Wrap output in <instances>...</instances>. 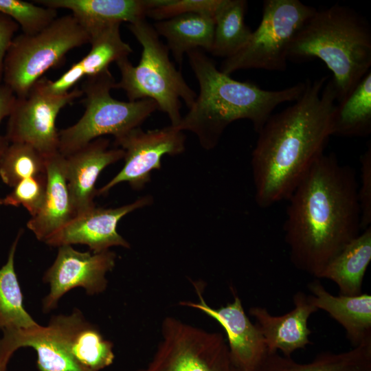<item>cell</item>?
<instances>
[{"mask_svg": "<svg viewBox=\"0 0 371 371\" xmlns=\"http://www.w3.org/2000/svg\"><path fill=\"white\" fill-rule=\"evenodd\" d=\"M186 54L199 85V93L176 127L193 133L206 150L216 147L225 128L238 120H250L258 133L276 106L296 101L305 88V82H302L281 90L262 89L223 74L203 50Z\"/></svg>", "mask_w": 371, "mask_h": 371, "instance_id": "obj_3", "label": "cell"}, {"mask_svg": "<svg viewBox=\"0 0 371 371\" xmlns=\"http://www.w3.org/2000/svg\"><path fill=\"white\" fill-rule=\"evenodd\" d=\"M316 9L299 0H265L257 29L246 45L225 58L220 71L227 75L249 69L284 71L295 34Z\"/></svg>", "mask_w": 371, "mask_h": 371, "instance_id": "obj_8", "label": "cell"}, {"mask_svg": "<svg viewBox=\"0 0 371 371\" xmlns=\"http://www.w3.org/2000/svg\"><path fill=\"white\" fill-rule=\"evenodd\" d=\"M222 0H167L159 6L149 10L146 16L163 21L188 13L215 16Z\"/></svg>", "mask_w": 371, "mask_h": 371, "instance_id": "obj_32", "label": "cell"}, {"mask_svg": "<svg viewBox=\"0 0 371 371\" xmlns=\"http://www.w3.org/2000/svg\"><path fill=\"white\" fill-rule=\"evenodd\" d=\"M45 174L43 203L27 223L35 237L44 243L76 216L65 177L64 156L58 151L46 157Z\"/></svg>", "mask_w": 371, "mask_h": 371, "instance_id": "obj_18", "label": "cell"}, {"mask_svg": "<svg viewBox=\"0 0 371 371\" xmlns=\"http://www.w3.org/2000/svg\"><path fill=\"white\" fill-rule=\"evenodd\" d=\"M233 371H239L233 366Z\"/></svg>", "mask_w": 371, "mask_h": 371, "instance_id": "obj_36", "label": "cell"}, {"mask_svg": "<svg viewBox=\"0 0 371 371\" xmlns=\"http://www.w3.org/2000/svg\"><path fill=\"white\" fill-rule=\"evenodd\" d=\"M198 302L181 301L179 304L197 309L216 320L225 330L232 366L239 371H256L268 353L265 339L258 326L246 315L241 300L234 293V301L218 308L204 300V286L192 281Z\"/></svg>", "mask_w": 371, "mask_h": 371, "instance_id": "obj_14", "label": "cell"}, {"mask_svg": "<svg viewBox=\"0 0 371 371\" xmlns=\"http://www.w3.org/2000/svg\"><path fill=\"white\" fill-rule=\"evenodd\" d=\"M371 260V226L350 242L325 267L318 278L337 284L339 295L362 293V283Z\"/></svg>", "mask_w": 371, "mask_h": 371, "instance_id": "obj_22", "label": "cell"}, {"mask_svg": "<svg viewBox=\"0 0 371 371\" xmlns=\"http://www.w3.org/2000/svg\"><path fill=\"white\" fill-rule=\"evenodd\" d=\"M120 23H112L90 29L91 49L80 60L76 63L85 77L92 76L109 69V65L128 58L133 52L120 34Z\"/></svg>", "mask_w": 371, "mask_h": 371, "instance_id": "obj_27", "label": "cell"}, {"mask_svg": "<svg viewBox=\"0 0 371 371\" xmlns=\"http://www.w3.org/2000/svg\"><path fill=\"white\" fill-rule=\"evenodd\" d=\"M2 205V199L0 198V206Z\"/></svg>", "mask_w": 371, "mask_h": 371, "instance_id": "obj_37", "label": "cell"}, {"mask_svg": "<svg viewBox=\"0 0 371 371\" xmlns=\"http://www.w3.org/2000/svg\"><path fill=\"white\" fill-rule=\"evenodd\" d=\"M322 60L332 71L336 101L344 100L370 71L371 27L352 8L317 10L293 38L288 60Z\"/></svg>", "mask_w": 371, "mask_h": 371, "instance_id": "obj_4", "label": "cell"}, {"mask_svg": "<svg viewBox=\"0 0 371 371\" xmlns=\"http://www.w3.org/2000/svg\"><path fill=\"white\" fill-rule=\"evenodd\" d=\"M42 6L67 9L88 31L112 23L129 24L145 19L147 12L166 0H36Z\"/></svg>", "mask_w": 371, "mask_h": 371, "instance_id": "obj_19", "label": "cell"}, {"mask_svg": "<svg viewBox=\"0 0 371 371\" xmlns=\"http://www.w3.org/2000/svg\"><path fill=\"white\" fill-rule=\"evenodd\" d=\"M19 27L13 19L0 12V85L3 79L4 58Z\"/></svg>", "mask_w": 371, "mask_h": 371, "instance_id": "obj_34", "label": "cell"}, {"mask_svg": "<svg viewBox=\"0 0 371 371\" xmlns=\"http://www.w3.org/2000/svg\"><path fill=\"white\" fill-rule=\"evenodd\" d=\"M89 43L87 31L71 15L57 17L34 34L14 36L4 58L2 83L16 98L27 96L41 76L71 49Z\"/></svg>", "mask_w": 371, "mask_h": 371, "instance_id": "obj_7", "label": "cell"}, {"mask_svg": "<svg viewBox=\"0 0 371 371\" xmlns=\"http://www.w3.org/2000/svg\"><path fill=\"white\" fill-rule=\"evenodd\" d=\"M82 315L74 308L68 315L51 318L46 326L5 329L0 338V371H6L13 354L23 347H30L37 354L39 371H91L79 364L70 353L71 338Z\"/></svg>", "mask_w": 371, "mask_h": 371, "instance_id": "obj_10", "label": "cell"}, {"mask_svg": "<svg viewBox=\"0 0 371 371\" xmlns=\"http://www.w3.org/2000/svg\"><path fill=\"white\" fill-rule=\"evenodd\" d=\"M23 233L20 229L10 247L8 259L0 268V330L29 328L38 324L25 309L23 294L14 268L16 250Z\"/></svg>", "mask_w": 371, "mask_h": 371, "instance_id": "obj_26", "label": "cell"}, {"mask_svg": "<svg viewBox=\"0 0 371 371\" xmlns=\"http://www.w3.org/2000/svg\"><path fill=\"white\" fill-rule=\"evenodd\" d=\"M46 157L24 143H10L0 159V178L14 188L21 181L45 173Z\"/></svg>", "mask_w": 371, "mask_h": 371, "instance_id": "obj_29", "label": "cell"}, {"mask_svg": "<svg viewBox=\"0 0 371 371\" xmlns=\"http://www.w3.org/2000/svg\"><path fill=\"white\" fill-rule=\"evenodd\" d=\"M115 80L109 69L87 77L82 100L85 111L74 124L58 131V152L67 156L105 135L117 139L139 126L157 109L151 99L120 101L111 95Z\"/></svg>", "mask_w": 371, "mask_h": 371, "instance_id": "obj_6", "label": "cell"}, {"mask_svg": "<svg viewBox=\"0 0 371 371\" xmlns=\"http://www.w3.org/2000/svg\"><path fill=\"white\" fill-rule=\"evenodd\" d=\"M308 288L313 305L327 312L342 326L353 348L371 343V295L335 296L318 280L310 282Z\"/></svg>", "mask_w": 371, "mask_h": 371, "instance_id": "obj_20", "label": "cell"}, {"mask_svg": "<svg viewBox=\"0 0 371 371\" xmlns=\"http://www.w3.org/2000/svg\"><path fill=\"white\" fill-rule=\"evenodd\" d=\"M256 371H371V343L340 353L323 352L308 363L268 352Z\"/></svg>", "mask_w": 371, "mask_h": 371, "instance_id": "obj_23", "label": "cell"}, {"mask_svg": "<svg viewBox=\"0 0 371 371\" xmlns=\"http://www.w3.org/2000/svg\"><path fill=\"white\" fill-rule=\"evenodd\" d=\"M371 133V70L352 92L336 104L331 122V135L367 137Z\"/></svg>", "mask_w": 371, "mask_h": 371, "instance_id": "obj_24", "label": "cell"}, {"mask_svg": "<svg viewBox=\"0 0 371 371\" xmlns=\"http://www.w3.org/2000/svg\"><path fill=\"white\" fill-rule=\"evenodd\" d=\"M116 258L110 249L93 253L78 251L71 245L58 247L56 258L43 278L49 284V292L43 300V312L55 309L60 299L74 288L82 287L90 295L104 292L108 284L106 274L115 267Z\"/></svg>", "mask_w": 371, "mask_h": 371, "instance_id": "obj_13", "label": "cell"}, {"mask_svg": "<svg viewBox=\"0 0 371 371\" xmlns=\"http://www.w3.org/2000/svg\"><path fill=\"white\" fill-rule=\"evenodd\" d=\"M82 95L75 89L60 95H45L32 88L24 98H16L8 116L5 137L10 143H24L45 157L58 151L59 135L56 120L60 111Z\"/></svg>", "mask_w": 371, "mask_h": 371, "instance_id": "obj_12", "label": "cell"}, {"mask_svg": "<svg viewBox=\"0 0 371 371\" xmlns=\"http://www.w3.org/2000/svg\"><path fill=\"white\" fill-rule=\"evenodd\" d=\"M159 36L166 40V46L181 65L184 54L194 49L211 52L215 27L214 17L188 13L159 21L153 25Z\"/></svg>", "mask_w": 371, "mask_h": 371, "instance_id": "obj_21", "label": "cell"}, {"mask_svg": "<svg viewBox=\"0 0 371 371\" xmlns=\"http://www.w3.org/2000/svg\"><path fill=\"white\" fill-rule=\"evenodd\" d=\"M0 12L13 19L25 34L41 31L58 15L55 9L21 0H0Z\"/></svg>", "mask_w": 371, "mask_h": 371, "instance_id": "obj_30", "label": "cell"}, {"mask_svg": "<svg viewBox=\"0 0 371 371\" xmlns=\"http://www.w3.org/2000/svg\"><path fill=\"white\" fill-rule=\"evenodd\" d=\"M186 135L176 126L144 131L135 128L115 139L117 146L124 151V164L108 183L97 190L105 195L116 185L127 182L135 190L142 189L150 180L151 173L161 168L165 155H177L185 150Z\"/></svg>", "mask_w": 371, "mask_h": 371, "instance_id": "obj_11", "label": "cell"}, {"mask_svg": "<svg viewBox=\"0 0 371 371\" xmlns=\"http://www.w3.org/2000/svg\"><path fill=\"white\" fill-rule=\"evenodd\" d=\"M134 371H233V366L221 333L168 316L151 360Z\"/></svg>", "mask_w": 371, "mask_h": 371, "instance_id": "obj_9", "label": "cell"}, {"mask_svg": "<svg viewBox=\"0 0 371 371\" xmlns=\"http://www.w3.org/2000/svg\"><path fill=\"white\" fill-rule=\"evenodd\" d=\"M128 27L142 47L141 58L136 66L128 58L115 63L121 78L114 89H123L129 101L154 100L168 115L170 125L177 126L182 118L180 100L190 109L196 94L170 60L169 50L153 25L145 19Z\"/></svg>", "mask_w": 371, "mask_h": 371, "instance_id": "obj_5", "label": "cell"}, {"mask_svg": "<svg viewBox=\"0 0 371 371\" xmlns=\"http://www.w3.org/2000/svg\"><path fill=\"white\" fill-rule=\"evenodd\" d=\"M46 174L33 176L21 181L13 190L2 199V205L23 206L31 217L41 209L46 193Z\"/></svg>", "mask_w": 371, "mask_h": 371, "instance_id": "obj_31", "label": "cell"}, {"mask_svg": "<svg viewBox=\"0 0 371 371\" xmlns=\"http://www.w3.org/2000/svg\"><path fill=\"white\" fill-rule=\"evenodd\" d=\"M358 187L354 169L335 153L313 164L287 199L284 240L295 267L318 278L360 234Z\"/></svg>", "mask_w": 371, "mask_h": 371, "instance_id": "obj_1", "label": "cell"}, {"mask_svg": "<svg viewBox=\"0 0 371 371\" xmlns=\"http://www.w3.org/2000/svg\"><path fill=\"white\" fill-rule=\"evenodd\" d=\"M16 97L12 90L1 83L0 85V123L8 117L13 109ZM10 142L5 137L0 134V159L7 149Z\"/></svg>", "mask_w": 371, "mask_h": 371, "instance_id": "obj_35", "label": "cell"}, {"mask_svg": "<svg viewBox=\"0 0 371 371\" xmlns=\"http://www.w3.org/2000/svg\"><path fill=\"white\" fill-rule=\"evenodd\" d=\"M307 79L295 102L272 114L251 155L255 199L262 208L288 199L331 136L336 91L332 78Z\"/></svg>", "mask_w": 371, "mask_h": 371, "instance_id": "obj_2", "label": "cell"}, {"mask_svg": "<svg viewBox=\"0 0 371 371\" xmlns=\"http://www.w3.org/2000/svg\"><path fill=\"white\" fill-rule=\"evenodd\" d=\"M361 186L358 199L361 211V227L364 230L371 225V144L360 157Z\"/></svg>", "mask_w": 371, "mask_h": 371, "instance_id": "obj_33", "label": "cell"}, {"mask_svg": "<svg viewBox=\"0 0 371 371\" xmlns=\"http://www.w3.org/2000/svg\"><path fill=\"white\" fill-rule=\"evenodd\" d=\"M70 353L81 366L100 371L114 361L113 344L104 338L99 329L82 315L71 338Z\"/></svg>", "mask_w": 371, "mask_h": 371, "instance_id": "obj_28", "label": "cell"}, {"mask_svg": "<svg viewBox=\"0 0 371 371\" xmlns=\"http://www.w3.org/2000/svg\"><path fill=\"white\" fill-rule=\"evenodd\" d=\"M247 5L245 0H222L214 16L213 56L231 57L249 40L253 31L245 23Z\"/></svg>", "mask_w": 371, "mask_h": 371, "instance_id": "obj_25", "label": "cell"}, {"mask_svg": "<svg viewBox=\"0 0 371 371\" xmlns=\"http://www.w3.org/2000/svg\"><path fill=\"white\" fill-rule=\"evenodd\" d=\"M293 301V309L280 316H273L261 306L249 308V313L256 319L268 352L280 350L284 357H291L296 350L310 344L311 330L308 327V319L317 308L302 291L297 292Z\"/></svg>", "mask_w": 371, "mask_h": 371, "instance_id": "obj_17", "label": "cell"}, {"mask_svg": "<svg viewBox=\"0 0 371 371\" xmlns=\"http://www.w3.org/2000/svg\"><path fill=\"white\" fill-rule=\"evenodd\" d=\"M153 202L151 196H144L117 207H93L76 216L45 242L52 247L85 245L93 253L109 250L112 247L129 249L130 243L117 231L120 221L128 214Z\"/></svg>", "mask_w": 371, "mask_h": 371, "instance_id": "obj_15", "label": "cell"}, {"mask_svg": "<svg viewBox=\"0 0 371 371\" xmlns=\"http://www.w3.org/2000/svg\"><path fill=\"white\" fill-rule=\"evenodd\" d=\"M124 156L123 149L109 148V140L103 137L64 156L65 177L76 216L95 206V186L100 174Z\"/></svg>", "mask_w": 371, "mask_h": 371, "instance_id": "obj_16", "label": "cell"}]
</instances>
